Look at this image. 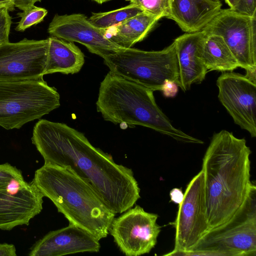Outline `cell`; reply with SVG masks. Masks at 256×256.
Listing matches in <instances>:
<instances>
[{
  "label": "cell",
  "instance_id": "3",
  "mask_svg": "<svg viewBox=\"0 0 256 256\" xmlns=\"http://www.w3.org/2000/svg\"><path fill=\"white\" fill-rule=\"evenodd\" d=\"M32 182L69 224L98 240L107 236L116 214L88 180L68 167L44 164L35 172Z\"/></svg>",
  "mask_w": 256,
  "mask_h": 256
},
{
  "label": "cell",
  "instance_id": "29",
  "mask_svg": "<svg viewBox=\"0 0 256 256\" xmlns=\"http://www.w3.org/2000/svg\"><path fill=\"white\" fill-rule=\"evenodd\" d=\"M16 248L12 244H0V256H16Z\"/></svg>",
  "mask_w": 256,
  "mask_h": 256
},
{
  "label": "cell",
  "instance_id": "14",
  "mask_svg": "<svg viewBox=\"0 0 256 256\" xmlns=\"http://www.w3.org/2000/svg\"><path fill=\"white\" fill-rule=\"evenodd\" d=\"M44 197L32 182L24 186L16 181L0 190V229L28 225L42 211Z\"/></svg>",
  "mask_w": 256,
  "mask_h": 256
},
{
  "label": "cell",
  "instance_id": "19",
  "mask_svg": "<svg viewBox=\"0 0 256 256\" xmlns=\"http://www.w3.org/2000/svg\"><path fill=\"white\" fill-rule=\"evenodd\" d=\"M160 18L140 12L106 30V36L123 48H130L148 35Z\"/></svg>",
  "mask_w": 256,
  "mask_h": 256
},
{
  "label": "cell",
  "instance_id": "22",
  "mask_svg": "<svg viewBox=\"0 0 256 256\" xmlns=\"http://www.w3.org/2000/svg\"><path fill=\"white\" fill-rule=\"evenodd\" d=\"M130 4L150 16L168 18L170 11V0H128Z\"/></svg>",
  "mask_w": 256,
  "mask_h": 256
},
{
  "label": "cell",
  "instance_id": "13",
  "mask_svg": "<svg viewBox=\"0 0 256 256\" xmlns=\"http://www.w3.org/2000/svg\"><path fill=\"white\" fill-rule=\"evenodd\" d=\"M106 30L94 25L84 14H56L48 29L50 36L84 46L90 52L102 57L123 48L106 36Z\"/></svg>",
  "mask_w": 256,
  "mask_h": 256
},
{
  "label": "cell",
  "instance_id": "5",
  "mask_svg": "<svg viewBox=\"0 0 256 256\" xmlns=\"http://www.w3.org/2000/svg\"><path fill=\"white\" fill-rule=\"evenodd\" d=\"M60 106V96L43 78L0 80V126L19 129Z\"/></svg>",
  "mask_w": 256,
  "mask_h": 256
},
{
  "label": "cell",
  "instance_id": "31",
  "mask_svg": "<svg viewBox=\"0 0 256 256\" xmlns=\"http://www.w3.org/2000/svg\"><path fill=\"white\" fill-rule=\"evenodd\" d=\"M224 1L230 6V8H232L236 4V0H224Z\"/></svg>",
  "mask_w": 256,
  "mask_h": 256
},
{
  "label": "cell",
  "instance_id": "11",
  "mask_svg": "<svg viewBox=\"0 0 256 256\" xmlns=\"http://www.w3.org/2000/svg\"><path fill=\"white\" fill-rule=\"evenodd\" d=\"M48 39L24 38L0 46V80L43 78Z\"/></svg>",
  "mask_w": 256,
  "mask_h": 256
},
{
  "label": "cell",
  "instance_id": "7",
  "mask_svg": "<svg viewBox=\"0 0 256 256\" xmlns=\"http://www.w3.org/2000/svg\"><path fill=\"white\" fill-rule=\"evenodd\" d=\"M256 192L229 223L210 232L188 256H256Z\"/></svg>",
  "mask_w": 256,
  "mask_h": 256
},
{
  "label": "cell",
  "instance_id": "1",
  "mask_svg": "<svg viewBox=\"0 0 256 256\" xmlns=\"http://www.w3.org/2000/svg\"><path fill=\"white\" fill-rule=\"evenodd\" d=\"M32 140L44 164L68 167L88 180L114 214L132 208L140 198L132 170L116 163L83 133L66 124L40 120L34 126Z\"/></svg>",
  "mask_w": 256,
  "mask_h": 256
},
{
  "label": "cell",
  "instance_id": "8",
  "mask_svg": "<svg viewBox=\"0 0 256 256\" xmlns=\"http://www.w3.org/2000/svg\"><path fill=\"white\" fill-rule=\"evenodd\" d=\"M170 224L175 229L174 246V250L165 255L188 256L210 232L202 170L187 184L176 218Z\"/></svg>",
  "mask_w": 256,
  "mask_h": 256
},
{
  "label": "cell",
  "instance_id": "15",
  "mask_svg": "<svg viewBox=\"0 0 256 256\" xmlns=\"http://www.w3.org/2000/svg\"><path fill=\"white\" fill-rule=\"evenodd\" d=\"M96 237L72 224L50 232L32 247L30 256H58L84 252H98Z\"/></svg>",
  "mask_w": 256,
  "mask_h": 256
},
{
  "label": "cell",
  "instance_id": "12",
  "mask_svg": "<svg viewBox=\"0 0 256 256\" xmlns=\"http://www.w3.org/2000/svg\"><path fill=\"white\" fill-rule=\"evenodd\" d=\"M256 80L232 72L218 78V98L234 120L251 136H256Z\"/></svg>",
  "mask_w": 256,
  "mask_h": 256
},
{
  "label": "cell",
  "instance_id": "17",
  "mask_svg": "<svg viewBox=\"0 0 256 256\" xmlns=\"http://www.w3.org/2000/svg\"><path fill=\"white\" fill-rule=\"evenodd\" d=\"M220 0H170L167 18L174 20L186 32L202 29L219 13Z\"/></svg>",
  "mask_w": 256,
  "mask_h": 256
},
{
  "label": "cell",
  "instance_id": "21",
  "mask_svg": "<svg viewBox=\"0 0 256 256\" xmlns=\"http://www.w3.org/2000/svg\"><path fill=\"white\" fill-rule=\"evenodd\" d=\"M143 12L137 6L130 4L120 8L103 12H93L88 18L95 26L108 29Z\"/></svg>",
  "mask_w": 256,
  "mask_h": 256
},
{
  "label": "cell",
  "instance_id": "32",
  "mask_svg": "<svg viewBox=\"0 0 256 256\" xmlns=\"http://www.w3.org/2000/svg\"><path fill=\"white\" fill-rule=\"evenodd\" d=\"M92 0L94 1L95 2H96L99 4H102L104 2L110 1L111 0Z\"/></svg>",
  "mask_w": 256,
  "mask_h": 256
},
{
  "label": "cell",
  "instance_id": "25",
  "mask_svg": "<svg viewBox=\"0 0 256 256\" xmlns=\"http://www.w3.org/2000/svg\"><path fill=\"white\" fill-rule=\"evenodd\" d=\"M10 8L6 5L0 6V46L9 42V34L12 24Z\"/></svg>",
  "mask_w": 256,
  "mask_h": 256
},
{
  "label": "cell",
  "instance_id": "16",
  "mask_svg": "<svg viewBox=\"0 0 256 256\" xmlns=\"http://www.w3.org/2000/svg\"><path fill=\"white\" fill-rule=\"evenodd\" d=\"M206 34L203 30L186 32L176 38L175 44L179 70L180 87L186 92L192 84L201 83L208 72L202 58Z\"/></svg>",
  "mask_w": 256,
  "mask_h": 256
},
{
  "label": "cell",
  "instance_id": "28",
  "mask_svg": "<svg viewBox=\"0 0 256 256\" xmlns=\"http://www.w3.org/2000/svg\"><path fill=\"white\" fill-rule=\"evenodd\" d=\"M161 91L166 97H174L178 92V86L172 81L166 80L163 84Z\"/></svg>",
  "mask_w": 256,
  "mask_h": 256
},
{
  "label": "cell",
  "instance_id": "4",
  "mask_svg": "<svg viewBox=\"0 0 256 256\" xmlns=\"http://www.w3.org/2000/svg\"><path fill=\"white\" fill-rule=\"evenodd\" d=\"M153 90L110 71L100 82L96 109L114 124L138 125L187 143L204 142L174 128L158 108Z\"/></svg>",
  "mask_w": 256,
  "mask_h": 256
},
{
  "label": "cell",
  "instance_id": "2",
  "mask_svg": "<svg viewBox=\"0 0 256 256\" xmlns=\"http://www.w3.org/2000/svg\"><path fill=\"white\" fill-rule=\"evenodd\" d=\"M251 150L244 138L226 130L215 133L202 158L210 232L236 216L256 190L250 180Z\"/></svg>",
  "mask_w": 256,
  "mask_h": 256
},
{
  "label": "cell",
  "instance_id": "6",
  "mask_svg": "<svg viewBox=\"0 0 256 256\" xmlns=\"http://www.w3.org/2000/svg\"><path fill=\"white\" fill-rule=\"evenodd\" d=\"M110 72L153 91H161L166 80L180 87L178 62L174 42L158 51L124 48L104 58Z\"/></svg>",
  "mask_w": 256,
  "mask_h": 256
},
{
  "label": "cell",
  "instance_id": "30",
  "mask_svg": "<svg viewBox=\"0 0 256 256\" xmlns=\"http://www.w3.org/2000/svg\"><path fill=\"white\" fill-rule=\"evenodd\" d=\"M170 202L178 204L182 202L184 194L180 188H175L170 191Z\"/></svg>",
  "mask_w": 256,
  "mask_h": 256
},
{
  "label": "cell",
  "instance_id": "26",
  "mask_svg": "<svg viewBox=\"0 0 256 256\" xmlns=\"http://www.w3.org/2000/svg\"><path fill=\"white\" fill-rule=\"evenodd\" d=\"M234 12L253 16H256V0H236L234 6L231 8Z\"/></svg>",
  "mask_w": 256,
  "mask_h": 256
},
{
  "label": "cell",
  "instance_id": "10",
  "mask_svg": "<svg viewBox=\"0 0 256 256\" xmlns=\"http://www.w3.org/2000/svg\"><path fill=\"white\" fill-rule=\"evenodd\" d=\"M158 216L136 205L114 218L109 232L125 255L148 254L156 245L160 232L161 227L156 222Z\"/></svg>",
  "mask_w": 256,
  "mask_h": 256
},
{
  "label": "cell",
  "instance_id": "9",
  "mask_svg": "<svg viewBox=\"0 0 256 256\" xmlns=\"http://www.w3.org/2000/svg\"><path fill=\"white\" fill-rule=\"evenodd\" d=\"M206 35L220 36L246 74L256 79V16L222 9L202 29Z\"/></svg>",
  "mask_w": 256,
  "mask_h": 256
},
{
  "label": "cell",
  "instance_id": "23",
  "mask_svg": "<svg viewBox=\"0 0 256 256\" xmlns=\"http://www.w3.org/2000/svg\"><path fill=\"white\" fill-rule=\"evenodd\" d=\"M47 14L46 10L34 5L18 13L17 15L21 18L15 28L16 30L24 32L31 26L42 22Z\"/></svg>",
  "mask_w": 256,
  "mask_h": 256
},
{
  "label": "cell",
  "instance_id": "18",
  "mask_svg": "<svg viewBox=\"0 0 256 256\" xmlns=\"http://www.w3.org/2000/svg\"><path fill=\"white\" fill-rule=\"evenodd\" d=\"M44 75L55 72L74 74L84 63V55L74 42L50 36Z\"/></svg>",
  "mask_w": 256,
  "mask_h": 256
},
{
  "label": "cell",
  "instance_id": "24",
  "mask_svg": "<svg viewBox=\"0 0 256 256\" xmlns=\"http://www.w3.org/2000/svg\"><path fill=\"white\" fill-rule=\"evenodd\" d=\"M16 181H24L22 172L9 164H0V190L8 188Z\"/></svg>",
  "mask_w": 256,
  "mask_h": 256
},
{
  "label": "cell",
  "instance_id": "27",
  "mask_svg": "<svg viewBox=\"0 0 256 256\" xmlns=\"http://www.w3.org/2000/svg\"><path fill=\"white\" fill-rule=\"evenodd\" d=\"M42 0H0V5H7L10 8V12L14 10V7L22 10H24L33 6L36 2Z\"/></svg>",
  "mask_w": 256,
  "mask_h": 256
},
{
  "label": "cell",
  "instance_id": "20",
  "mask_svg": "<svg viewBox=\"0 0 256 256\" xmlns=\"http://www.w3.org/2000/svg\"><path fill=\"white\" fill-rule=\"evenodd\" d=\"M202 58L208 70L230 72L240 67L223 38L218 35H206Z\"/></svg>",
  "mask_w": 256,
  "mask_h": 256
}]
</instances>
